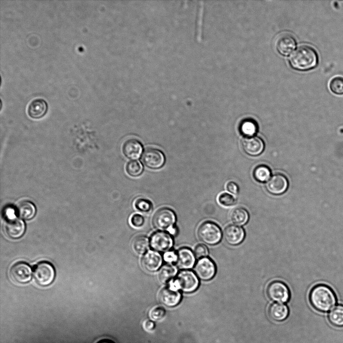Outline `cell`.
I'll return each instance as SVG.
<instances>
[{
  "mask_svg": "<svg viewBox=\"0 0 343 343\" xmlns=\"http://www.w3.org/2000/svg\"><path fill=\"white\" fill-rule=\"evenodd\" d=\"M290 64L295 70L308 71L314 68L318 63V56L316 50L308 45L299 46L292 54Z\"/></svg>",
  "mask_w": 343,
  "mask_h": 343,
  "instance_id": "1",
  "label": "cell"
},
{
  "mask_svg": "<svg viewBox=\"0 0 343 343\" xmlns=\"http://www.w3.org/2000/svg\"><path fill=\"white\" fill-rule=\"evenodd\" d=\"M309 301L312 306L321 312L332 309L336 303V297L328 286L319 284L314 286L309 293Z\"/></svg>",
  "mask_w": 343,
  "mask_h": 343,
  "instance_id": "2",
  "label": "cell"
},
{
  "mask_svg": "<svg viewBox=\"0 0 343 343\" xmlns=\"http://www.w3.org/2000/svg\"><path fill=\"white\" fill-rule=\"evenodd\" d=\"M199 282L196 274L190 270L180 271L177 278L170 283V286L183 292L191 293L198 287Z\"/></svg>",
  "mask_w": 343,
  "mask_h": 343,
  "instance_id": "3",
  "label": "cell"
},
{
  "mask_svg": "<svg viewBox=\"0 0 343 343\" xmlns=\"http://www.w3.org/2000/svg\"><path fill=\"white\" fill-rule=\"evenodd\" d=\"M197 235L201 241L209 245L218 244L222 237L220 228L212 221L202 223L198 229Z\"/></svg>",
  "mask_w": 343,
  "mask_h": 343,
  "instance_id": "4",
  "label": "cell"
},
{
  "mask_svg": "<svg viewBox=\"0 0 343 343\" xmlns=\"http://www.w3.org/2000/svg\"><path fill=\"white\" fill-rule=\"evenodd\" d=\"M266 293L271 300L279 303L288 301L290 297L288 287L285 283L279 280L272 281L268 284Z\"/></svg>",
  "mask_w": 343,
  "mask_h": 343,
  "instance_id": "5",
  "label": "cell"
},
{
  "mask_svg": "<svg viewBox=\"0 0 343 343\" xmlns=\"http://www.w3.org/2000/svg\"><path fill=\"white\" fill-rule=\"evenodd\" d=\"M176 219V214L173 210L168 207H162L154 214L153 223L159 230L169 231L174 226Z\"/></svg>",
  "mask_w": 343,
  "mask_h": 343,
  "instance_id": "6",
  "label": "cell"
},
{
  "mask_svg": "<svg viewBox=\"0 0 343 343\" xmlns=\"http://www.w3.org/2000/svg\"><path fill=\"white\" fill-rule=\"evenodd\" d=\"M55 275L53 266L48 262H41L34 269V278L37 283L42 286H46L52 283Z\"/></svg>",
  "mask_w": 343,
  "mask_h": 343,
  "instance_id": "7",
  "label": "cell"
},
{
  "mask_svg": "<svg viewBox=\"0 0 343 343\" xmlns=\"http://www.w3.org/2000/svg\"><path fill=\"white\" fill-rule=\"evenodd\" d=\"M142 163L148 168L158 169L162 168L165 163V157L163 153L156 148H147L142 154Z\"/></svg>",
  "mask_w": 343,
  "mask_h": 343,
  "instance_id": "8",
  "label": "cell"
},
{
  "mask_svg": "<svg viewBox=\"0 0 343 343\" xmlns=\"http://www.w3.org/2000/svg\"><path fill=\"white\" fill-rule=\"evenodd\" d=\"M150 244L151 248L156 251L166 252L172 247L173 240L170 234L158 231L151 236Z\"/></svg>",
  "mask_w": 343,
  "mask_h": 343,
  "instance_id": "9",
  "label": "cell"
},
{
  "mask_svg": "<svg viewBox=\"0 0 343 343\" xmlns=\"http://www.w3.org/2000/svg\"><path fill=\"white\" fill-rule=\"evenodd\" d=\"M194 271L202 280L208 281L213 278L216 272V266L213 261L209 258H201L197 262Z\"/></svg>",
  "mask_w": 343,
  "mask_h": 343,
  "instance_id": "10",
  "label": "cell"
},
{
  "mask_svg": "<svg viewBox=\"0 0 343 343\" xmlns=\"http://www.w3.org/2000/svg\"><path fill=\"white\" fill-rule=\"evenodd\" d=\"M296 45V42L294 37L289 33H282L276 39V49L283 56L291 54L295 48Z\"/></svg>",
  "mask_w": 343,
  "mask_h": 343,
  "instance_id": "11",
  "label": "cell"
},
{
  "mask_svg": "<svg viewBox=\"0 0 343 343\" xmlns=\"http://www.w3.org/2000/svg\"><path fill=\"white\" fill-rule=\"evenodd\" d=\"M32 273L30 267L23 262L15 264L10 271V276L13 280L21 284L28 282L31 279Z\"/></svg>",
  "mask_w": 343,
  "mask_h": 343,
  "instance_id": "12",
  "label": "cell"
},
{
  "mask_svg": "<svg viewBox=\"0 0 343 343\" xmlns=\"http://www.w3.org/2000/svg\"><path fill=\"white\" fill-rule=\"evenodd\" d=\"M245 237L244 230L236 224L226 226L223 232V237L228 244L236 246L241 244Z\"/></svg>",
  "mask_w": 343,
  "mask_h": 343,
  "instance_id": "13",
  "label": "cell"
},
{
  "mask_svg": "<svg viewBox=\"0 0 343 343\" xmlns=\"http://www.w3.org/2000/svg\"><path fill=\"white\" fill-rule=\"evenodd\" d=\"M288 186V182L286 177L279 173L273 175L266 185L267 190L275 195L281 194L285 192Z\"/></svg>",
  "mask_w": 343,
  "mask_h": 343,
  "instance_id": "14",
  "label": "cell"
},
{
  "mask_svg": "<svg viewBox=\"0 0 343 343\" xmlns=\"http://www.w3.org/2000/svg\"><path fill=\"white\" fill-rule=\"evenodd\" d=\"M4 228L6 234L9 238L16 239L24 235L25 232V224L22 220L14 217L8 219Z\"/></svg>",
  "mask_w": 343,
  "mask_h": 343,
  "instance_id": "15",
  "label": "cell"
},
{
  "mask_svg": "<svg viewBox=\"0 0 343 343\" xmlns=\"http://www.w3.org/2000/svg\"><path fill=\"white\" fill-rule=\"evenodd\" d=\"M159 298L160 302L168 307L177 305L181 299V294L179 290L169 287L163 288L160 292Z\"/></svg>",
  "mask_w": 343,
  "mask_h": 343,
  "instance_id": "16",
  "label": "cell"
},
{
  "mask_svg": "<svg viewBox=\"0 0 343 343\" xmlns=\"http://www.w3.org/2000/svg\"><path fill=\"white\" fill-rule=\"evenodd\" d=\"M264 146L263 141L258 137L245 138L242 141L243 150L251 156L260 155L263 151Z\"/></svg>",
  "mask_w": 343,
  "mask_h": 343,
  "instance_id": "17",
  "label": "cell"
},
{
  "mask_svg": "<svg viewBox=\"0 0 343 343\" xmlns=\"http://www.w3.org/2000/svg\"><path fill=\"white\" fill-rule=\"evenodd\" d=\"M161 255L155 251H149L145 254L141 260L142 267L149 272L157 271L162 264Z\"/></svg>",
  "mask_w": 343,
  "mask_h": 343,
  "instance_id": "18",
  "label": "cell"
},
{
  "mask_svg": "<svg viewBox=\"0 0 343 343\" xmlns=\"http://www.w3.org/2000/svg\"><path fill=\"white\" fill-rule=\"evenodd\" d=\"M122 150L127 158L136 160L142 155L143 147L141 143L138 140L130 139L124 142Z\"/></svg>",
  "mask_w": 343,
  "mask_h": 343,
  "instance_id": "19",
  "label": "cell"
},
{
  "mask_svg": "<svg viewBox=\"0 0 343 343\" xmlns=\"http://www.w3.org/2000/svg\"><path fill=\"white\" fill-rule=\"evenodd\" d=\"M177 255L176 264L179 268L187 270L193 267L195 262V256L190 249L182 248L178 251Z\"/></svg>",
  "mask_w": 343,
  "mask_h": 343,
  "instance_id": "20",
  "label": "cell"
},
{
  "mask_svg": "<svg viewBox=\"0 0 343 343\" xmlns=\"http://www.w3.org/2000/svg\"><path fill=\"white\" fill-rule=\"evenodd\" d=\"M48 109L46 101L42 98L32 100L28 106V114L33 119H39L44 116Z\"/></svg>",
  "mask_w": 343,
  "mask_h": 343,
  "instance_id": "21",
  "label": "cell"
},
{
  "mask_svg": "<svg viewBox=\"0 0 343 343\" xmlns=\"http://www.w3.org/2000/svg\"><path fill=\"white\" fill-rule=\"evenodd\" d=\"M269 316L275 321H282L285 320L289 314L288 306L283 303H273L271 304L268 309Z\"/></svg>",
  "mask_w": 343,
  "mask_h": 343,
  "instance_id": "22",
  "label": "cell"
},
{
  "mask_svg": "<svg viewBox=\"0 0 343 343\" xmlns=\"http://www.w3.org/2000/svg\"><path fill=\"white\" fill-rule=\"evenodd\" d=\"M16 212L20 218L26 220L30 219L35 215L36 208L32 202L23 201L18 204Z\"/></svg>",
  "mask_w": 343,
  "mask_h": 343,
  "instance_id": "23",
  "label": "cell"
},
{
  "mask_svg": "<svg viewBox=\"0 0 343 343\" xmlns=\"http://www.w3.org/2000/svg\"><path fill=\"white\" fill-rule=\"evenodd\" d=\"M230 218L231 221L236 225H243L248 222L249 214L246 209L238 207L231 210Z\"/></svg>",
  "mask_w": 343,
  "mask_h": 343,
  "instance_id": "24",
  "label": "cell"
},
{
  "mask_svg": "<svg viewBox=\"0 0 343 343\" xmlns=\"http://www.w3.org/2000/svg\"><path fill=\"white\" fill-rule=\"evenodd\" d=\"M240 131L246 138L252 137L258 131V125L255 121L251 119L243 120L240 125Z\"/></svg>",
  "mask_w": 343,
  "mask_h": 343,
  "instance_id": "25",
  "label": "cell"
},
{
  "mask_svg": "<svg viewBox=\"0 0 343 343\" xmlns=\"http://www.w3.org/2000/svg\"><path fill=\"white\" fill-rule=\"evenodd\" d=\"M177 272L176 267L171 264L164 265L159 272V280L162 283H167L176 276Z\"/></svg>",
  "mask_w": 343,
  "mask_h": 343,
  "instance_id": "26",
  "label": "cell"
},
{
  "mask_svg": "<svg viewBox=\"0 0 343 343\" xmlns=\"http://www.w3.org/2000/svg\"><path fill=\"white\" fill-rule=\"evenodd\" d=\"M149 241L144 236L135 237L132 242V248L138 254H143L147 252L149 247Z\"/></svg>",
  "mask_w": 343,
  "mask_h": 343,
  "instance_id": "27",
  "label": "cell"
},
{
  "mask_svg": "<svg viewBox=\"0 0 343 343\" xmlns=\"http://www.w3.org/2000/svg\"><path fill=\"white\" fill-rule=\"evenodd\" d=\"M328 319L333 325L343 326V305H338L334 307L329 313Z\"/></svg>",
  "mask_w": 343,
  "mask_h": 343,
  "instance_id": "28",
  "label": "cell"
},
{
  "mask_svg": "<svg viewBox=\"0 0 343 343\" xmlns=\"http://www.w3.org/2000/svg\"><path fill=\"white\" fill-rule=\"evenodd\" d=\"M254 178L259 182H267L271 178V170L266 165H260L257 166L253 172Z\"/></svg>",
  "mask_w": 343,
  "mask_h": 343,
  "instance_id": "29",
  "label": "cell"
},
{
  "mask_svg": "<svg viewBox=\"0 0 343 343\" xmlns=\"http://www.w3.org/2000/svg\"><path fill=\"white\" fill-rule=\"evenodd\" d=\"M126 170L130 176L136 177L142 174L144 168L140 161L132 160L127 163Z\"/></svg>",
  "mask_w": 343,
  "mask_h": 343,
  "instance_id": "30",
  "label": "cell"
},
{
  "mask_svg": "<svg viewBox=\"0 0 343 343\" xmlns=\"http://www.w3.org/2000/svg\"><path fill=\"white\" fill-rule=\"evenodd\" d=\"M329 87L332 93L337 95H342L343 77L339 76L332 78L329 83Z\"/></svg>",
  "mask_w": 343,
  "mask_h": 343,
  "instance_id": "31",
  "label": "cell"
},
{
  "mask_svg": "<svg viewBox=\"0 0 343 343\" xmlns=\"http://www.w3.org/2000/svg\"><path fill=\"white\" fill-rule=\"evenodd\" d=\"M135 207L139 211L148 213L150 212L153 208L151 201L144 198H138L134 202Z\"/></svg>",
  "mask_w": 343,
  "mask_h": 343,
  "instance_id": "32",
  "label": "cell"
},
{
  "mask_svg": "<svg viewBox=\"0 0 343 343\" xmlns=\"http://www.w3.org/2000/svg\"><path fill=\"white\" fill-rule=\"evenodd\" d=\"M165 314L166 311L163 307L156 306L150 311L149 316L152 320L160 321L164 318Z\"/></svg>",
  "mask_w": 343,
  "mask_h": 343,
  "instance_id": "33",
  "label": "cell"
},
{
  "mask_svg": "<svg viewBox=\"0 0 343 343\" xmlns=\"http://www.w3.org/2000/svg\"><path fill=\"white\" fill-rule=\"evenodd\" d=\"M218 201L222 206H231L236 203V199L231 194L224 192L219 195Z\"/></svg>",
  "mask_w": 343,
  "mask_h": 343,
  "instance_id": "34",
  "label": "cell"
},
{
  "mask_svg": "<svg viewBox=\"0 0 343 343\" xmlns=\"http://www.w3.org/2000/svg\"><path fill=\"white\" fill-rule=\"evenodd\" d=\"M144 217L140 214H133L130 219V223L132 226L136 228L142 227L145 224Z\"/></svg>",
  "mask_w": 343,
  "mask_h": 343,
  "instance_id": "35",
  "label": "cell"
},
{
  "mask_svg": "<svg viewBox=\"0 0 343 343\" xmlns=\"http://www.w3.org/2000/svg\"><path fill=\"white\" fill-rule=\"evenodd\" d=\"M194 255L197 258H204L208 255L207 247L203 244L197 245L194 249Z\"/></svg>",
  "mask_w": 343,
  "mask_h": 343,
  "instance_id": "36",
  "label": "cell"
},
{
  "mask_svg": "<svg viewBox=\"0 0 343 343\" xmlns=\"http://www.w3.org/2000/svg\"><path fill=\"white\" fill-rule=\"evenodd\" d=\"M164 260L170 264L176 262L177 260V255L174 251H168L165 252L163 255Z\"/></svg>",
  "mask_w": 343,
  "mask_h": 343,
  "instance_id": "37",
  "label": "cell"
},
{
  "mask_svg": "<svg viewBox=\"0 0 343 343\" xmlns=\"http://www.w3.org/2000/svg\"><path fill=\"white\" fill-rule=\"evenodd\" d=\"M226 188L227 190L232 194H237L239 192V186L233 181L228 182L226 185Z\"/></svg>",
  "mask_w": 343,
  "mask_h": 343,
  "instance_id": "38",
  "label": "cell"
},
{
  "mask_svg": "<svg viewBox=\"0 0 343 343\" xmlns=\"http://www.w3.org/2000/svg\"><path fill=\"white\" fill-rule=\"evenodd\" d=\"M143 327L147 332H152L155 328L154 323L150 320H145L143 323Z\"/></svg>",
  "mask_w": 343,
  "mask_h": 343,
  "instance_id": "39",
  "label": "cell"
},
{
  "mask_svg": "<svg viewBox=\"0 0 343 343\" xmlns=\"http://www.w3.org/2000/svg\"><path fill=\"white\" fill-rule=\"evenodd\" d=\"M100 343H112V342H109V341H104L101 342Z\"/></svg>",
  "mask_w": 343,
  "mask_h": 343,
  "instance_id": "40",
  "label": "cell"
}]
</instances>
